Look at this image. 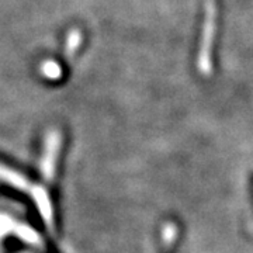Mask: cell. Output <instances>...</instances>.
<instances>
[{"label": "cell", "mask_w": 253, "mask_h": 253, "mask_svg": "<svg viewBox=\"0 0 253 253\" xmlns=\"http://www.w3.org/2000/svg\"><path fill=\"white\" fill-rule=\"evenodd\" d=\"M0 177L10 181V183H13V184H16L18 187H24V184H26V180L23 177H20L18 174L13 173L9 169H6V168H1V166H0Z\"/></svg>", "instance_id": "1"}]
</instances>
